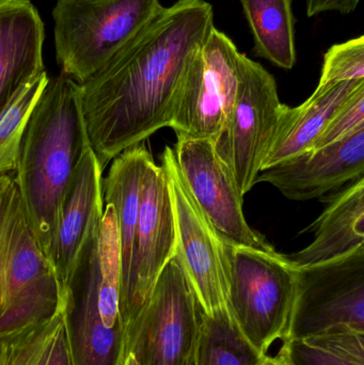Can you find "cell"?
Returning <instances> with one entry per match:
<instances>
[{
	"label": "cell",
	"instance_id": "8992f818",
	"mask_svg": "<svg viewBox=\"0 0 364 365\" xmlns=\"http://www.w3.org/2000/svg\"><path fill=\"white\" fill-rule=\"evenodd\" d=\"M162 8L160 0H58L53 19L61 72L83 83Z\"/></svg>",
	"mask_w": 364,
	"mask_h": 365
},
{
	"label": "cell",
	"instance_id": "52a82bcc",
	"mask_svg": "<svg viewBox=\"0 0 364 365\" xmlns=\"http://www.w3.org/2000/svg\"><path fill=\"white\" fill-rule=\"evenodd\" d=\"M284 106L273 75L246 53L232 110L214 143L216 153L245 197L256 185Z\"/></svg>",
	"mask_w": 364,
	"mask_h": 365
},
{
	"label": "cell",
	"instance_id": "9a60e30c",
	"mask_svg": "<svg viewBox=\"0 0 364 365\" xmlns=\"http://www.w3.org/2000/svg\"><path fill=\"white\" fill-rule=\"evenodd\" d=\"M103 175L104 170L90 148L79 163L60 205L48 259L68 296V283L79 255L104 214Z\"/></svg>",
	"mask_w": 364,
	"mask_h": 365
},
{
	"label": "cell",
	"instance_id": "6da1fadb",
	"mask_svg": "<svg viewBox=\"0 0 364 365\" xmlns=\"http://www.w3.org/2000/svg\"><path fill=\"white\" fill-rule=\"evenodd\" d=\"M214 28L209 2L177 0L79 83L90 145L103 170L122 152L170 128L188 71Z\"/></svg>",
	"mask_w": 364,
	"mask_h": 365
},
{
	"label": "cell",
	"instance_id": "277c9868",
	"mask_svg": "<svg viewBox=\"0 0 364 365\" xmlns=\"http://www.w3.org/2000/svg\"><path fill=\"white\" fill-rule=\"evenodd\" d=\"M229 309L237 328L263 355L284 341L296 289V266L286 255L226 242Z\"/></svg>",
	"mask_w": 364,
	"mask_h": 365
},
{
	"label": "cell",
	"instance_id": "7c38bea8",
	"mask_svg": "<svg viewBox=\"0 0 364 365\" xmlns=\"http://www.w3.org/2000/svg\"><path fill=\"white\" fill-rule=\"evenodd\" d=\"M175 160L188 190L203 214L226 242L271 250L243 212L244 197L209 139L177 138Z\"/></svg>",
	"mask_w": 364,
	"mask_h": 365
},
{
	"label": "cell",
	"instance_id": "30bf717a",
	"mask_svg": "<svg viewBox=\"0 0 364 365\" xmlns=\"http://www.w3.org/2000/svg\"><path fill=\"white\" fill-rule=\"evenodd\" d=\"M166 171L177 229V253L204 314L230 313L226 240L207 218L182 178L175 150L165 148ZM231 314V313H230Z\"/></svg>",
	"mask_w": 364,
	"mask_h": 365
},
{
	"label": "cell",
	"instance_id": "5b68a950",
	"mask_svg": "<svg viewBox=\"0 0 364 365\" xmlns=\"http://www.w3.org/2000/svg\"><path fill=\"white\" fill-rule=\"evenodd\" d=\"M201 312L177 253L122 336L117 365H196Z\"/></svg>",
	"mask_w": 364,
	"mask_h": 365
},
{
	"label": "cell",
	"instance_id": "7a4b0ae2",
	"mask_svg": "<svg viewBox=\"0 0 364 365\" xmlns=\"http://www.w3.org/2000/svg\"><path fill=\"white\" fill-rule=\"evenodd\" d=\"M90 148L80 85L61 72L48 78L32 110L14 173L28 220L47 259L64 193Z\"/></svg>",
	"mask_w": 364,
	"mask_h": 365
},
{
	"label": "cell",
	"instance_id": "4fadbf2b",
	"mask_svg": "<svg viewBox=\"0 0 364 365\" xmlns=\"http://www.w3.org/2000/svg\"><path fill=\"white\" fill-rule=\"evenodd\" d=\"M363 177L364 126L337 143L263 169L256 184L269 182L288 199L308 201Z\"/></svg>",
	"mask_w": 364,
	"mask_h": 365
},
{
	"label": "cell",
	"instance_id": "603a6c76",
	"mask_svg": "<svg viewBox=\"0 0 364 365\" xmlns=\"http://www.w3.org/2000/svg\"><path fill=\"white\" fill-rule=\"evenodd\" d=\"M48 78L45 72L24 86L0 117V175L16 170L26 126Z\"/></svg>",
	"mask_w": 364,
	"mask_h": 365
},
{
	"label": "cell",
	"instance_id": "7402d4cb",
	"mask_svg": "<svg viewBox=\"0 0 364 365\" xmlns=\"http://www.w3.org/2000/svg\"><path fill=\"white\" fill-rule=\"evenodd\" d=\"M282 343L278 356L288 365H364V332L336 330Z\"/></svg>",
	"mask_w": 364,
	"mask_h": 365
},
{
	"label": "cell",
	"instance_id": "ba28073f",
	"mask_svg": "<svg viewBox=\"0 0 364 365\" xmlns=\"http://www.w3.org/2000/svg\"><path fill=\"white\" fill-rule=\"evenodd\" d=\"M336 330L364 332V246L331 261L296 266L294 304L284 341Z\"/></svg>",
	"mask_w": 364,
	"mask_h": 365
},
{
	"label": "cell",
	"instance_id": "ffe728a7",
	"mask_svg": "<svg viewBox=\"0 0 364 365\" xmlns=\"http://www.w3.org/2000/svg\"><path fill=\"white\" fill-rule=\"evenodd\" d=\"M254 40V56L292 70L297 61L293 0H239Z\"/></svg>",
	"mask_w": 364,
	"mask_h": 365
},
{
	"label": "cell",
	"instance_id": "8fae6325",
	"mask_svg": "<svg viewBox=\"0 0 364 365\" xmlns=\"http://www.w3.org/2000/svg\"><path fill=\"white\" fill-rule=\"evenodd\" d=\"M241 56L226 34L212 30L177 100L170 125L177 138L217 140L236 98Z\"/></svg>",
	"mask_w": 364,
	"mask_h": 365
},
{
	"label": "cell",
	"instance_id": "4316f807",
	"mask_svg": "<svg viewBox=\"0 0 364 365\" xmlns=\"http://www.w3.org/2000/svg\"><path fill=\"white\" fill-rule=\"evenodd\" d=\"M259 365H288L279 356H276V357H271V356L266 355L264 358H263L262 361L259 364Z\"/></svg>",
	"mask_w": 364,
	"mask_h": 365
},
{
	"label": "cell",
	"instance_id": "484cf974",
	"mask_svg": "<svg viewBox=\"0 0 364 365\" xmlns=\"http://www.w3.org/2000/svg\"><path fill=\"white\" fill-rule=\"evenodd\" d=\"M361 0H306L308 17L318 16L323 13L337 12L348 15L355 12Z\"/></svg>",
	"mask_w": 364,
	"mask_h": 365
},
{
	"label": "cell",
	"instance_id": "9c48e42d",
	"mask_svg": "<svg viewBox=\"0 0 364 365\" xmlns=\"http://www.w3.org/2000/svg\"><path fill=\"white\" fill-rule=\"evenodd\" d=\"M175 255L177 229L168 179L162 166H157L152 158L141 182L130 268L120 287L121 339L142 310L160 272Z\"/></svg>",
	"mask_w": 364,
	"mask_h": 365
},
{
	"label": "cell",
	"instance_id": "44dd1931",
	"mask_svg": "<svg viewBox=\"0 0 364 365\" xmlns=\"http://www.w3.org/2000/svg\"><path fill=\"white\" fill-rule=\"evenodd\" d=\"M265 356L241 334L230 313L201 312L196 365H259Z\"/></svg>",
	"mask_w": 364,
	"mask_h": 365
},
{
	"label": "cell",
	"instance_id": "2e32d148",
	"mask_svg": "<svg viewBox=\"0 0 364 365\" xmlns=\"http://www.w3.org/2000/svg\"><path fill=\"white\" fill-rule=\"evenodd\" d=\"M44 38L30 0H0V117L24 86L46 72Z\"/></svg>",
	"mask_w": 364,
	"mask_h": 365
},
{
	"label": "cell",
	"instance_id": "d4e9b609",
	"mask_svg": "<svg viewBox=\"0 0 364 365\" xmlns=\"http://www.w3.org/2000/svg\"><path fill=\"white\" fill-rule=\"evenodd\" d=\"M364 126V86L354 92L345 104L331 118L313 149H321Z\"/></svg>",
	"mask_w": 364,
	"mask_h": 365
},
{
	"label": "cell",
	"instance_id": "e0dca14e",
	"mask_svg": "<svg viewBox=\"0 0 364 365\" xmlns=\"http://www.w3.org/2000/svg\"><path fill=\"white\" fill-rule=\"evenodd\" d=\"M328 202L326 210L305 230L314 232L311 244L286 255L297 267L331 261L364 246V177Z\"/></svg>",
	"mask_w": 364,
	"mask_h": 365
},
{
	"label": "cell",
	"instance_id": "ac0fdd59",
	"mask_svg": "<svg viewBox=\"0 0 364 365\" xmlns=\"http://www.w3.org/2000/svg\"><path fill=\"white\" fill-rule=\"evenodd\" d=\"M364 81H346L329 89L314 90L299 106H284L281 120L262 170L313 149L327 124Z\"/></svg>",
	"mask_w": 364,
	"mask_h": 365
},
{
	"label": "cell",
	"instance_id": "5bb4252c",
	"mask_svg": "<svg viewBox=\"0 0 364 365\" xmlns=\"http://www.w3.org/2000/svg\"><path fill=\"white\" fill-rule=\"evenodd\" d=\"M98 229L90 236L68 283L71 336L75 365H117L119 327L107 328L98 312L100 251Z\"/></svg>",
	"mask_w": 364,
	"mask_h": 365
},
{
	"label": "cell",
	"instance_id": "d6986e66",
	"mask_svg": "<svg viewBox=\"0 0 364 365\" xmlns=\"http://www.w3.org/2000/svg\"><path fill=\"white\" fill-rule=\"evenodd\" d=\"M70 311L0 334V365H75Z\"/></svg>",
	"mask_w": 364,
	"mask_h": 365
},
{
	"label": "cell",
	"instance_id": "3957f363",
	"mask_svg": "<svg viewBox=\"0 0 364 365\" xmlns=\"http://www.w3.org/2000/svg\"><path fill=\"white\" fill-rule=\"evenodd\" d=\"M68 304L32 231L14 175H0V334L40 323Z\"/></svg>",
	"mask_w": 364,
	"mask_h": 365
},
{
	"label": "cell",
	"instance_id": "cb8c5ba5",
	"mask_svg": "<svg viewBox=\"0 0 364 365\" xmlns=\"http://www.w3.org/2000/svg\"><path fill=\"white\" fill-rule=\"evenodd\" d=\"M364 81V36L333 45L324 56L316 91L346 81Z\"/></svg>",
	"mask_w": 364,
	"mask_h": 365
}]
</instances>
